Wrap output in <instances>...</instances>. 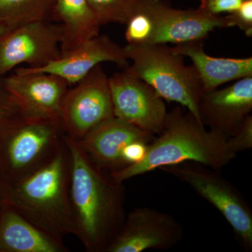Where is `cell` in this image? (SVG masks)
I'll use <instances>...</instances> for the list:
<instances>
[{
	"mask_svg": "<svg viewBox=\"0 0 252 252\" xmlns=\"http://www.w3.org/2000/svg\"><path fill=\"white\" fill-rule=\"evenodd\" d=\"M71 161L70 197L76 236L86 251L106 252L125 221L126 194L96 166L77 141L65 136Z\"/></svg>",
	"mask_w": 252,
	"mask_h": 252,
	"instance_id": "6da1fadb",
	"label": "cell"
},
{
	"mask_svg": "<svg viewBox=\"0 0 252 252\" xmlns=\"http://www.w3.org/2000/svg\"><path fill=\"white\" fill-rule=\"evenodd\" d=\"M230 149L228 137L207 130L189 111L180 106L167 112L158 137L148 145L143 160L110 172L119 183L160 169L191 161L220 172L236 158Z\"/></svg>",
	"mask_w": 252,
	"mask_h": 252,
	"instance_id": "7a4b0ae2",
	"label": "cell"
},
{
	"mask_svg": "<svg viewBox=\"0 0 252 252\" xmlns=\"http://www.w3.org/2000/svg\"><path fill=\"white\" fill-rule=\"evenodd\" d=\"M71 168L70 151L64 137L50 161L10 185L7 202L33 224L62 240L65 235H76L70 197Z\"/></svg>",
	"mask_w": 252,
	"mask_h": 252,
	"instance_id": "3957f363",
	"label": "cell"
},
{
	"mask_svg": "<svg viewBox=\"0 0 252 252\" xmlns=\"http://www.w3.org/2000/svg\"><path fill=\"white\" fill-rule=\"evenodd\" d=\"M124 50L132 61L126 67L131 73L153 87L164 100L180 104L202 123L198 106L203 84L195 67L185 64L184 56L166 44H127Z\"/></svg>",
	"mask_w": 252,
	"mask_h": 252,
	"instance_id": "277c9868",
	"label": "cell"
},
{
	"mask_svg": "<svg viewBox=\"0 0 252 252\" xmlns=\"http://www.w3.org/2000/svg\"><path fill=\"white\" fill-rule=\"evenodd\" d=\"M61 119L23 114L0 132V170L10 185L50 161L64 141Z\"/></svg>",
	"mask_w": 252,
	"mask_h": 252,
	"instance_id": "5b68a950",
	"label": "cell"
},
{
	"mask_svg": "<svg viewBox=\"0 0 252 252\" xmlns=\"http://www.w3.org/2000/svg\"><path fill=\"white\" fill-rule=\"evenodd\" d=\"M159 170L189 185L211 203L229 223L245 251H252L251 207L238 189L220 175V172L195 162H184Z\"/></svg>",
	"mask_w": 252,
	"mask_h": 252,
	"instance_id": "8992f818",
	"label": "cell"
},
{
	"mask_svg": "<svg viewBox=\"0 0 252 252\" xmlns=\"http://www.w3.org/2000/svg\"><path fill=\"white\" fill-rule=\"evenodd\" d=\"M113 117L109 77L98 64L68 89L61 107V124L66 135L79 141Z\"/></svg>",
	"mask_w": 252,
	"mask_h": 252,
	"instance_id": "52a82bcc",
	"label": "cell"
},
{
	"mask_svg": "<svg viewBox=\"0 0 252 252\" xmlns=\"http://www.w3.org/2000/svg\"><path fill=\"white\" fill-rule=\"evenodd\" d=\"M63 28L48 20L32 21L6 31L0 36V78L22 64L44 67L61 56Z\"/></svg>",
	"mask_w": 252,
	"mask_h": 252,
	"instance_id": "ba28073f",
	"label": "cell"
},
{
	"mask_svg": "<svg viewBox=\"0 0 252 252\" xmlns=\"http://www.w3.org/2000/svg\"><path fill=\"white\" fill-rule=\"evenodd\" d=\"M109 81L114 117L152 135H158L167 114L161 96L126 67L114 73Z\"/></svg>",
	"mask_w": 252,
	"mask_h": 252,
	"instance_id": "9c48e42d",
	"label": "cell"
},
{
	"mask_svg": "<svg viewBox=\"0 0 252 252\" xmlns=\"http://www.w3.org/2000/svg\"><path fill=\"white\" fill-rule=\"evenodd\" d=\"M153 23L149 44H179L204 40L216 28H225L223 16L195 9H175L165 0H142L137 9Z\"/></svg>",
	"mask_w": 252,
	"mask_h": 252,
	"instance_id": "30bf717a",
	"label": "cell"
},
{
	"mask_svg": "<svg viewBox=\"0 0 252 252\" xmlns=\"http://www.w3.org/2000/svg\"><path fill=\"white\" fill-rule=\"evenodd\" d=\"M183 226L170 214L143 207L126 215L122 230L106 252L167 250L183 240Z\"/></svg>",
	"mask_w": 252,
	"mask_h": 252,
	"instance_id": "8fae6325",
	"label": "cell"
},
{
	"mask_svg": "<svg viewBox=\"0 0 252 252\" xmlns=\"http://www.w3.org/2000/svg\"><path fill=\"white\" fill-rule=\"evenodd\" d=\"M1 81L24 114L61 119L63 99L70 86L62 78L16 68L12 74L1 77Z\"/></svg>",
	"mask_w": 252,
	"mask_h": 252,
	"instance_id": "7c38bea8",
	"label": "cell"
},
{
	"mask_svg": "<svg viewBox=\"0 0 252 252\" xmlns=\"http://www.w3.org/2000/svg\"><path fill=\"white\" fill-rule=\"evenodd\" d=\"M110 62L122 67L129 65L124 47L107 34H98L59 59L40 68L17 67L24 72H45L59 76L69 86L77 84L98 64Z\"/></svg>",
	"mask_w": 252,
	"mask_h": 252,
	"instance_id": "4fadbf2b",
	"label": "cell"
},
{
	"mask_svg": "<svg viewBox=\"0 0 252 252\" xmlns=\"http://www.w3.org/2000/svg\"><path fill=\"white\" fill-rule=\"evenodd\" d=\"M252 110V77L222 89L204 93L198 112L204 126L230 137Z\"/></svg>",
	"mask_w": 252,
	"mask_h": 252,
	"instance_id": "5bb4252c",
	"label": "cell"
},
{
	"mask_svg": "<svg viewBox=\"0 0 252 252\" xmlns=\"http://www.w3.org/2000/svg\"><path fill=\"white\" fill-rule=\"evenodd\" d=\"M155 135L113 117L77 141L78 145L101 170L110 172L122 169V152L127 144L141 141L150 144Z\"/></svg>",
	"mask_w": 252,
	"mask_h": 252,
	"instance_id": "9a60e30c",
	"label": "cell"
},
{
	"mask_svg": "<svg viewBox=\"0 0 252 252\" xmlns=\"http://www.w3.org/2000/svg\"><path fill=\"white\" fill-rule=\"evenodd\" d=\"M54 238L23 217L9 203L0 213V252H67Z\"/></svg>",
	"mask_w": 252,
	"mask_h": 252,
	"instance_id": "2e32d148",
	"label": "cell"
},
{
	"mask_svg": "<svg viewBox=\"0 0 252 252\" xmlns=\"http://www.w3.org/2000/svg\"><path fill=\"white\" fill-rule=\"evenodd\" d=\"M172 49L175 54L191 60L203 84L204 93L215 90L230 81L252 77V58L212 57L204 51L203 40L176 44Z\"/></svg>",
	"mask_w": 252,
	"mask_h": 252,
	"instance_id": "e0dca14e",
	"label": "cell"
},
{
	"mask_svg": "<svg viewBox=\"0 0 252 252\" xmlns=\"http://www.w3.org/2000/svg\"><path fill=\"white\" fill-rule=\"evenodd\" d=\"M51 20L62 26L61 55L98 35L102 26L89 0H55Z\"/></svg>",
	"mask_w": 252,
	"mask_h": 252,
	"instance_id": "ac0fdd59",
	"label": "cell"
},
{
	"mask_svg": "<svg viewBox=\"0 0 252 252\" xmlns=\"http://www.w3.org/2000/svg\"><path fill=\"white\" fill-rule=\"evenodd\" d=\"M55 0H0V26L6 31L32 21H51Z\"/></svg>",
	"mask_w": 252,
	"mask_h": 252,
	"instance_id": "d6986e66",
	"label": "cell"
},
{
	"mask_svg": "<svg viewBox=\"0 0 252 252\" xmlns=\"http://www.w3.org/2000/svg\"><path fill=\"white\" fill-rule=\"evenodd\" d=\"M142 0H89L101 26L108 23L126 25L135 14Z\"/></svg>",
	"mask_w": 252,
	"mask_h": 252,
	"instance_id": "ffe728a7",
	"label": "cell"
},
{
	"mask_svg": "<svg viewBox=\"0 0 252 252\" xmlns=\"http://www.w3.org/2000/svg\"><path fill=\"white\" fill-rule=\"evenodd\" d=\"M125 38L127 44H149L153 32V23L148 15L136 10L126 24Z\"/></svg>",
	"mask_w": 252,
	"mask_h": 252,
	"instance_id": "44dd1931",
	"label": "cell"
},
{
	"mask_svg": "<svg viewBox=\"0 0 252 252\" xmlns=\"http://www.w3.org/2000/svg\"><path fill=\"white\" fill-rule=\"evenodd\" d=\"M24 114L21 106L0 78V132Z\"/></svg>",
	"mask_w": 252,
	"mask_h": 252,
	"instance_id": "7402d4cb",
	"label": "cell"
},
{
	"mask_svg": "<svg viewBox=\"0 0 252 252\" xmlns=\"http://www.w3.org/2000/svg\"><path fill=\"white\" fill-rule=\"evenodd\" d=\"M225 28L237 27L248 37L252 36V0H245L234 12L223 16Z\"/></svg>",
	"mask_w": 252,
	"mask_h": 252,
	"instance_id": "603a6c76",
	"label": "cell"
},
{
	"mask_svg": "<svg viewBox=\"0 0 252 252\" xmlns=\"http://www.w3.org/2000/svg\"><path fill=\"white\" fill-rule=\"evenodd\" d=\"M230 149L238 154L252 148V116L249 115L230 137L228 138Z\"/></svg>",
	"mask_w": 252,
	"mask_h": 252,
	"instance_id": "cb8c5ba5",
	"label": "cell"
},
{
	"mask_svg": "<svg viewBox=\"0 0 252 252\" xmlns=\"http://www.w3.org/2000/svg\"><path fill=\"white\" fill-rule=\"evenodd\" d=\"M245 0H200L199 7L209 14L220 16V14L234 12Z\"/></svg>",
	"mask_w": 252,
	"mask_h": 252,
	"instance_id": "d4e9b609",
	"label": "cell"
},
{
	"mask_svg": "<svg viewBox=\"0 0 252 252\" xmlns=\"http://www.w3.org/2000/svg\"><path fill=\"white\" fill-rule=\"evenodd\" d=\"M149 144L141 141H136L127 144L122 152L123 167L137 163L143 160L147 154Z\"/></svg>",
	"mask_w": 252,
	"mask_h": 252,
	"instance_id": "484cf974",
	"label": "cell"
},
{
	"mask_svg": "<svg viewBox=\"0 0 252 252\" xmlns=\"http://www.w3.org/2000/svg\"><path fill=\"white\" fill-rule=\"evenodd\" d=\"M9 190L10 185L0 170V213L4 204L8 202Z\"/></svg>",
	"mask_w": 252,
	"mask_h": 252,
	"instance_id": "4316f807",
	"label": "cell"
},
{
	"mask_svg": "<svg viewBox=\"0 0 252 252\" xmlns=\"http://www.w3.org/2000/svg\"><path fill=\"white\" fill-rule=\"evenodd\" d=\"M6 32V31L4 29V28H3L0 26V36L2 35V34H4V32Z\"/></svg>",
	"mask_w": 252,
	"mask_h": 252,
	"instance_id": "83f0119b",
	"label": "cell"
}]
</instances>
